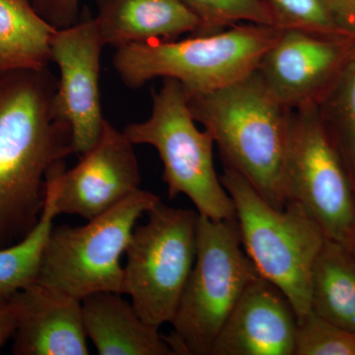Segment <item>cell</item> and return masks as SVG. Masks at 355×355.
I'll return each instance as SVG.
<instances>
[{
  "instance_id": "cell-3",
  "label": "cell",
  "mask_w": 355,
  "mask_h": 355,
  "mask_svg": "<svg viewBox=\"0 0 355 355\" xmlns=\"http://www.w3.org/2000/svg\"><path fill=\"white\" fill-rule=\"evenodd\" d=\"M282 31L275 26L242 23L180 41L125 44L116 49L113 64L128 88L163 78L181 83L187 94L207 93L254 72Z\"/></svg>"
},
{
  "instance_id": "cell-23",
  "label": "cell",
  "mask_w": 355,
  "mask_h": 355,
  "mask_svg": "<svg viewBox=\"0 0 355 355\" xmlns=\"http://www.w3.org/2000/svg\"><path fill=\"white\" fill-rule=\"evenodd\" d=\"M294 355H355V333L310 310L298 318Z\"/></svg>"
},
{
  "instance_id": "cell-7",
  "label": "cell",
  "mask_w": 355,
  "mask_h": 355,
  "mask_svg": "<svg viewBox=\"0 0 355 355\" xmlns=\"http://www.w3.org/2000/svg\"><path fill=\"white\" fill-rule=\"evenodd\" d=\"M160 202L139 189L85 225H53L36 282L80 300L96 292L123 294L121 257L140 217Z\"/></svg>"
},
{
  "instance_id": "cell-4",
  "label": "cell",
  "mask_w": 355,
  "mask_h": 355,
  "mask_svg": "<svg viewBox=\"0 0 355 355\" xmlns=\"http://www.w3.org/2000/svg\"><path fill=\"white\" fill-rule=\"evenodd\" d=\"M221 183L230 196L243 249L263 279L286 294L297 317L310 311L313 268L327 237L295 202L277 209L239 173L224 167Z\"/></svg>"
},
{
  "instance_id": "cell-15",
  "label": "cell",
  "mask_w": 355,
  "mask_h": 355,
  "mask_svg": "<svg viewBox=\"0 0 355 355\" xmlns=\"http://www.w3.org/2000/svg\"><path fill=\"white\" fill-rule=\"evenodd\" d=\"M94 19L106 46L172 41L198 35L200 22L181 0H97Z\"/></svg>"
},
{
  "instance_id": "cell-20",
  "label": "cell",
  "mask_w": 355,
  "mask_h": 355,
  "mask_svg": "<svg viewBox=\"0 0 355 355\" xmlns=\"http://www.w3.org/2000/svg\"><path fill=\"white\" fill-rule=\"evenodd\" d=\"M57 216L53 190L46 184L38 224L20 242L0 249V294L15 293L36 282L42 254Z\"/></svg>"
},
{
  "instance_id": "cell-17",
  "label": "cell",
  "mask_w": 355,
  "mask_h": 355,
  "mask_svg": "<svg viewBox=\"0 0 355 355\" xmlns=\"http://www.w3.org/2000/svg\"><path fill=\"white\" fill-rule=\"evenodd\" d=\"M310 310L355 333V254L327 238L311 279Z\"/></svg>"
},
{
  "instance_id": "cell-26",
  "label": "cell",
  "mask_w": 355,
  "mask_h": 355,
  "mask_svg": "<svg viewBox=\"0 0 355 355\" xmlns=\"http://www.w3.org/2000/svg\"><path fill=\"white\" fill-rule=\"evenodd\" d=\"M338 22L355 34V0H324Z\"/></svg>"
},
{
  "instance_id": "cell-22",
  "label": "cell",
  "mask_w": 355,
  "mask_h": 355,
  "mask_svg": "<svg viewBox=\"0 0 355 355\" xmlns=\"http://www.w3.org/2000/svg\"><path fill=\"white\" fill-rule=\"evenodd\" d=\"M277 27L331 37L355 36L345 30L324 0H265Z\"/></svg>"
},
{
  "instance_id": "cell-1",
  "label": "cell",
  "mask_w": 355,
  "mask_h": 355,
  "mask_svg": "<svg viewBox=\"0 0 355 355\" xmlns=\"http://www.w3.org/2000/svg\"><path fill=\"white\" fill-rule=\"evenodd\" d=\"M57 91L49 67L0 73V249L38 224L49 174L73 154Z\"/></svg>"
},
{
  "instance_id": "cell-25",
  "label": "cell",
  "mask_w": 355,
  "mask_h": 355,
  "mask_svg": "<svg viewBox=\"0 0 355 355\" xmlns=\"http://www.w3.org/2000/svg\"><path fill=\"white\" fill-rule=\"evenodd\" d=\"M12 294H0V350L12 340L17 324Z\"/></svg>"
},
{
  "instance_id": "cell-11",
  "label": "cell",
  "mask_w": 355,
  "mask_h": 355,
  "mask_svg": "<svg viewBox=\"0 0 355 355\" xmlns=\"http://www.w3.org/2000/svg\"><path fill=\"white\" fill-rule=\"evenodd\" d=\"M354 51L355 36L282 29L256 72L270 94L286 108L318 105Z\"/></svg>"
},
{
  "instance_id": "cell-27",
  "label": "cell",
  "mask_w": 355,
  "mask_h": 355,
  "mask_svg": "<svg viewBox=\"0 0 355 355\" xmlns=\"http://www.w3.org/2000/svg\"><path fill=\"white\" fill-rule=\"evenodd\" d=\"M349 248L350 250H352V253H354L355 254V241L354 243H352V244L350 245V246Z\"/></svg>"
},
{
  "instance_id": "cell-18",
  "label": "cell",
  "mask_w": 355,
  "mask_h": 355,
  "mask_svg": "<svg viewBox=\"0 0 355 355\" xmlns=\"http://www.w3.org/2000/svg\"><path fill=\"white\" fill-rule=\"evenodd\" d=\"M55 31L30 0H0V73L48 67Z\"/></svg>"
},
{
  "instance_id": "cell-5",
  "label": "cell",
  "mask_w": 355,
  "mask_h": 355,
  "mask_svg": "<svg viewBox=\"0 0 355 355\" xmlns=\"http://www.w3.org/2000/svg\"><path fill=\"white\" fill-rule=\"evenodd\" d=\"M261 277L243 249L235 219L198 216L197 253L165 336L175 355H210L246 287Z\"/></svg>"
},
{
  "instance_id": "cell-19",
  "label": "cell",
  "mask_w": 355,
  "mask_h": 355,
  "mask_svg": "<svg viewBox=\"0 0 355 355\" xmlns=\"http://www.w3.org/2000/svg\"><path fill=\"white\" fill-rule=\"evenodd\" d=\"M317 108L355 193V51Z\"/></svg>"
},
{
  "instance_id": "cell-24",
  "label": "cell",
  "mask_w": 355,
  "mask_h": 355,
  "mask_svg": "<svg viewBox=\"0 0 355 355\" xmlns=\"http://www.w3.org/2000/svg\"><path fill=\"white\" fill-rule=\"evenodd\" d=\"M30 2L37 13L55 29L70 27L80 20V0H30Z\"/></svg>"
},
{
  "instance_id": "cell-6",
  "label": "cell",
  "mask_w": 355,
  "mask_h": 355,
  "mask_svg": "<svg viewBox=\"0 0 355 355\" xmlns=\"http://www.w3.org/2000/svg\"><path fill=\"white\" fill-rule=\"evenodd\" d=\"M123 132L135 146L147 144L157 150L170 198L186 196L200 216L235 219L232 200L214 167V139L205 128L198 130L181 83L163 79L153 92L149 118L130 123Z\"/></svg>"
},
{
  "instance_id": "cell-13",
  "label": "cell",
  "mask_w": 355,
  "mask_h": 355,
  "mask_svg": "<svg viewBox=\"0 0 355 355\" xmlns=\"http://www.w3.org/2000/svg\"><path fill=\"white\" fill-rule=\"evenodd\" d=\"M297 327L286 294L259 277L243 292L210 355H294Z\"/></svg>"
},
{
  "instance_id": "cell-12",
  "label": "cell",
  "mask_w": 355,
  "mask_h": 355,
  "mask_svg": "<svg viewBox=\"0 0 355 355\" xmlns=\"http://www.w3.org/2000/svg\"><path fill=\"white\" fill-rule=\"evenodd\" d=\"M104 46L94 17L57 30L51 42V60L60 70L58 106L71 127L78 157L94 146L104 125L99 87Z\"/></svg>"
},
{
  "instance_id": "cell-2",
  "label": "cell",
  "mask_w": 355,
  "mask_h": 355,
  "mask_svg": "<svg viewBox=\"0 0 355 355\" xmlns=\"http://www.w3.org/2000/svg\"><path fill=\"white\" fill-rule=\"evenodd\" d=\"M187 96L193 119L211 135L224 167L239 173L266 202L282 209L291 110L270 94L256 70L224 87Z\"/></svg>"
},
{
  "instance_id": "cell-9",
  "label": "cell",
  "mask_w": 355,
  "mask_h": 355,
  "mask_svg": "<svg viewBox=\"0 0 355 355\" xmlns=\"http://www.w3.org/2000/svg\"><path fill=\"white\" fill-rule=\"evenodd\" d=\"M282 193L284 205H302L328 239L355 241L354 190L317 105L291 111Z\"/></svg>"
},
{
  "instance_id": "cell-16",
  "label": "cell",
  "mask_w": 355,
  "mask_h": 355,
  "mask_svg": "<svg viewBox=\"0 0 355 355\" xmlns=\"http://www.w3.org/2000/svg\"><path fill=\"white\" fill-rule=\"evenodd\" d=\"M114 292H96L83 303L84 329L100 355H175L159 329Z\"/></svg>"
},
{
  "instance_id": "cell-8",
  "label": "cell",
  "mask_w": 355,
  "mask_h": 355,
  "mask_svg": "<svg viewBox=\"0 0 355 355\" xmlns=\"http://www.w3.org/2000/svg\"><path fill=\"white\" fill-rule=\"evenodd\" d=\"M135 226L125 254L123 286L147 324H171L197 253V210L160 202Z\"/></svg>"
},
{
  "instance_id": "cell-21",
  "label": "cell",
  "mask_w": 355,
  "mask_h": 355,
  "mask_svg": "<svg viewBox=\"0 0 355 355\" xmlns=\"http://www.w3.org/2000/svg\"><path fill=\"white\" fill-rule=\"evenodd\" d=\"M200 22L198 35L214 34L242 23L275 26L265 0H181Z\"/></svg>"
},
{
  "instance_id": "cell-14",
  "label": "cell",
  "mask_w": 355,
  "mask_h": 355,
  "mask_svg": "<svg viewBox=\"0 0 355 355\" xmlns=\"http://www.w3.org/2000/svg\"><path fill=\"white\" fill-rule=\"evenodd\" d=\"M15 355H87L80 299L38 282L12 294Z\"/></svg>"
},
{
  "instance_id": "cell-10",
  "label": "cell",
  "mask_w": 355,
  "mask_h": 355,
  "mask_svg": "<svg viewBox=\"0 0 355 355\" xmlns=\"http://www.w3.org/2000/svg\"><path fill=\"white\" fill-rule=\"evenodd\" d=\"M135 144L125 132L105 120L94 146L73 168L55 166L46 183L53 193L58 216L71 214L86 220L101 216L140 189Z\"/></svg>"
}]
</instances>
